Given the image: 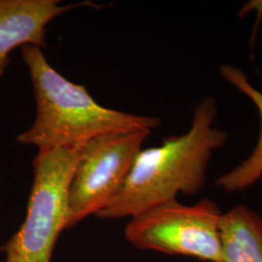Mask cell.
I'll return each instance as SVG.
<instances>
[{"instance_id":"8","label":"cell","mask_w":262,"mask_h":262,"mask_svg":"<svg viewBox=\"0 0 262 262\" xmlns=\"http://www.w3.org/2000/svg\"><path fill=\"white\" fill-rule=\"evenodd\" d=\"M220 74L226 82L253 101L260 118L258 140L251 155L234 168L219 177L215 182L216 187L226 192H237L252 187L262 178V93L251 84L249 77L237 66L224 64L220 68Z\"/></svg>"},{"instance_id":"6","label":"cell","mask_w":262,"mask_h":262,"mask_svg":"<svg viewBox=\"0 0 262 262\" xmlns=\"http://www.w3.org/2000/svg\"><path fill=\"white\" fill-rule=\"evenodd\" d=\"M91 3L61 4L58 0H0V62L16 48L46 47L48 25L67 11Z\"/></svg>"},{"instance_id":"7","label":"cell","mask_w":262,"mask_h":262,"mask_svg":"<svg viewBox=\"0 0 262 262\" xmlns=\"http://www.w3.org/2000/svg\"><path fill=\"white\" fill-rule=\"evenodd\" d=\"M222 255L219 262H262V215L237 205L221 217Z\"/></svg>"},{"instance_id":"9","label":"cell","mask_w":262,"mask_h":262,"mask_svg":"<svg viewBox=\"0 0 262 262\" xmlns=\"http://www.w3.org/2000/svg\"><path fill=\"white\" fill-rule=\"evenodd\" d=\"M10 60L8 61H1L0 62V77H2V75L4 74L5 72V69L7 68V66H9Z\"/></svg>"},{"instance_id":"4","label":"cell","mask_w":262,"mask_h":262,"mask_svg":"<svg viewBox=\"0 0 262 262\" xmlns=\"http://www.w3.org/2000/svg\"><path fill=\"white\" fill-rule=\"evenodd\" d=\"M222 215L216 203L209 198L192 205L176 199L130 217L124 237L143 251L219 262Z\"/></svg>"},{"instance_id":"3","label":"cell","mask_w":262,"mask_h":262,"mask_svg":"<svg viewBox=\"0 0 262 262\" xmlns=\"http://www.w3.org/2000/svg\"><path fill=\"white\" fill-rule=\"evenodd\" d=\"M84 146L38 150L27 215L0 250L4 262H52L56 240L67 230L69 189Z\"/></svg>"},{"instance_id":"1","label":"cell","mask_w":262,"mask_h":262,"mask_svg":"<svg viewBox=\"0 0 262 262\" xmlns=\"http://www.w3.org/2000/svg\"><path fill=\"white\" fill-rule=\"evenodd\" d=\"M216 104L203 98L194 108L186 133L164 138L137 155L122 191L96 215L102 220L132 217L154 207L195 195L206 185L207 170L215 150L225 146L226 132L214 125Z\"/></svg>"},{"instance_id":"2","label":"cell","mask_w":262,"mask_h":262,"mask_svg":"<svg viewBox=\"0 0 262 262\" xmlns=\"http://www.w3.org/2000/svg\"><path fill=\"white\" fill-rule=\"evenodd\" d=\"M36 107L31 126L18 135L21 145L38 150L77 148L99 136L158 128L156 117L121 112L97 103L81 84L67 80L49 63L43 50L21 48Z\"/></svg>"},{"instance_id":"5","label":"cell","mask_w":262,"mask_h":262,"mask_svg":"<svg viewBox=\"0 0 262 262\" xmlns=\"http://www.w3.org/2000/svg\"><path fill=\"white\" fill-rule=\"evenodd\" d=\"M150 132L110 133L84 145L69 189L67 230L98 215L118 197Z\"/></svg>"}]
</instances>
